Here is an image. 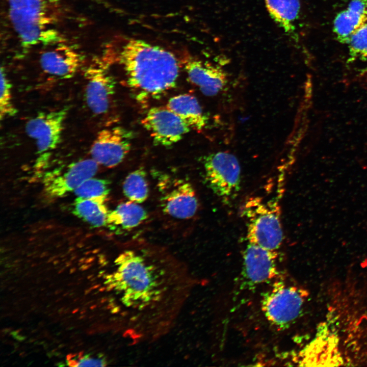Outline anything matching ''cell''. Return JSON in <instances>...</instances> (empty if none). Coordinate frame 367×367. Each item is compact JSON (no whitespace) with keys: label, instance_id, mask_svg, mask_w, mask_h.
<instances>
[{"label":"cell","instance_id":"26","mask_svg":"<svg viewBox=\"0 0 367 367\" xmlns=\"http://www.w3.org/2000/svg\"><path fill=\"white\" fill-rule=\"evenodd\" d=\"M78 364L79 362L76 360L70 359L67 361V365L69 366H78Z\"/></svg>","mask_w":367,"mask_h":367},{"label":"cell","instance_id":"25","mask_svg":"<svg viewBox=\"0 0 367 367\" xmlns=\"http://www.w3.org/2000/svg\"><path fill=\"white\" fill-rule=\"evenodd\" d=\"M16 109L12 101L11 85L4 68H1V96L0 117L1 119L13 116L16 114Z\"/></svg>","mask_w":367,"mask_h":367},{"label":"cell","instance_id":"19","mask_svg":"<svg viewBox=\"0 0 367 367\" xmlns=\"http://www.w3.org/2000/svg\"><path fill=\"white\" fill-rule=\"evenodd\" d=\"M147 217L142 206L129 200L120 203L109 212L107 225L117 232L128 231L138 226Z\"/></svg>","mask_w":367,"mask_h":367},{"label":"cell","instance_id":"35","mask_svg":"<svg viewBox=\"0 0 367 367\" xmlns=\"http://www.w3.org/2000/svg\"><path fill=\"white\" fill-rule=\"evenodd\" d=\"M96 307H97V305H94L90 307V309H93L95 308Z\"/></svg>","mask_w":367,"mask_h":367},{"label":"cell","instance_id":"13","mask_svg":"<svg viewBox=\"0 0 367 367\" xmlns=\"http://www.w3.org/2000/svg\"><path fill=\"white\" fill-rule=\"evenodd\" d=\"M181 63L189 81L208 96L216 95L227 83V76L224 70L199 60L188 54H184Z\"/></svg>","mask_w":367,"mask_h":367},{"label":"cell","instance_id":"2","mask_svg":"<svg viewBox=\"0 0 367 367\" xmlns=\"http://www.w3.org/2000/svg\"><path fill=\"white\" fill-rule=\"evenodd\" d=\"M116 44L115 54L125 72L127 85L137 101L146 103L175 87L180 64L172 53L128 37H122Z\"/></svg>","mask_w":367,"mask_h":367},{"label":"cell","instance_id":"34","mask_svg":"<svg viewBox=\"0 0 367 367\" xmlns=\"http://www.w3.org/2000/svg\"><path fill=\"white\" fill-rule=\"evenodd\" d=\"M93 274L90 275H89V276L87 277V279H91L92 278H93Z\"/></svg>","mask_w":367,"mask_h":367},{"label":"cell","instance_id":"31","mask_svg":"<svg viewBox=\"0 0 367 367\" xmlns=\"http://www.w3.org/2000/svg\"><path fill=\"white\" fill-rule=\"evenodd\" d=\"M92 290V289H91V287L89 288L88 289H87L85 290V294L86 295H87V294H89Z\"/></svg>","mask_w":367,"mask_h":367},{"label":"cell","instance_id":"14","mask_svg":"<svg viewBox=\"0 0 367 367\" xmlns=\"http://www.w3.org/2000/svg\"><path fill=\"white\" fill-rule=\"evenodd\" d=\"M277 252L249 243L243 254L242 275L255 285L269 281L277 275Z\"/></svg>","mask_w":367,"mask_h":367},{"label":"cell","instance_id":"20","mask_svg":"<svg viewBox=\"0 0 367 367\" xmlns=\"http://www.w3.org/2000/svg\"><path fill=\"white\" fill-rule=\"evenodd\" d=\"M274 21L287 34H293L300 9L299 0H265Z\"/></svg>","mask_w":367,"mask_h":367},{"label":"cell","instance_id":"32","mask_svg":"<svg viewBox=\"0 0 367 367\" xmlns=\"http://www.w3.org/2000/svg\"><path fill=\"white\" fill-rule=\"evenodd\" d=\"M75 270H76L75 268H72V269L70 270V274H72V273H73V272H74L75 271Z\"/></svg>","mask_w":367,"mask_h":367},{"label":"cell","instance_id":"15","mask_svg":"<svg viewBox=\"0 0 367 367\" xmlns=\"http://www.w3.org/2000/svg\"><path fill=\"white\" fill-rule=\"evenodd\" d=\"M338 338L325 325L319 326L316 338L301 352L300 362L306 366H338L342 363Z\"/></svg>","mask_w":367,"mask_h":367},{"label":"cell","instance_id":"1","mask_svg":"<svg viewBox=\"0 0 367 367\" xmlns=\"http://www.w3.org/2000/svg\"><path fill=\"white\" fill-rule=\"evenodd\" d=\"M113 267L101 277L109 293L102 309L111 314L110 327L130 345L168 334L197 285L193 273L176 262L133 249L121 252Z\"/></svg>","mask_w":367,"mask_h":367},{"label":"cell","instance_id":"23","mask_svg":"<svg viewBox=\"0 0 367 367\" xmlns=\"http://www.w3.org/2000/svg\"><path fill=\"white\" fill-rule=\"evenodd\" d=\"M110 184L107 179L91 177L85 180L74 192L80 197L106 199L110 193Z\"/></svg>","mask_w":367,"mask_h":367},{"label":"cell","instance_id":"6","mask_svg":"<svg viewBox=\"0 0 367 367\" xmlns=\"http://www.w3.org/2000/svg\"><path fill=\"white\" fill-rule=\"evenodd\" d=\"M306 296L303 290L279 282L265 294L261 300V309L272 324L285 327L300 314Z\"/></svg>","mask_w":367,"mask_h":367},{"label":"cell","instance_id":"9","mask_svg":"<svg viewBox=\"0 0 367 367\" xmlns=\"http://www.w3.org/2000/svg\"><path fill=\"white\" fill-rule=\"evenodd\" d=\"M132 139V133L121 126L102 129L97 133L91 146V158L105 167H115L129 152Z\"/></svg>","mask_w":367,"mask_h":367},{"label":"cell","instance_id":"4","mask_svg":"<svg viewBox=\"0 0 367 367\" xmlns=\"http://www.w3.org/2000/svg\"><path fill=\"white\" fill-rule=\"evenodd\" d=\"M242 212L246 220L249 243L276 252L283 238L277 204L265 203L258 197H252L246 202Z\"/></svg>","mask_w":367,"mask_h":367},{"label":"cell","instance_id":"10","mask_svg":"<svg viewBox=\"0 0 367 367\" xmlns=\"http://www.w3.org/2000/svg\"><path fill=\"white\" fill-rule=\"evenodd\" d=\"M154 144L170 146L180 141L191 128L166 107L150 108L141 121Z\"/></svg>","mask_w":367,"mask_h":367},{"label":"cell","instance_id":"5","mask_svg":"<svg viewBox=\"0 0 367 367\" xmlns=\"http://www.w3.org/2000/svg\"><path fill=\"white\" fill-rule=\"evenodd\" d=\"M203 164L206 184L228 203L240 189L241 168L238 159L232 154L221 151L206 156Z\"/></svg>","mask_w":367,"mask_h":367},{"label":"cell","instance_id":"33","mask_svg":"<svg viewBox=\"0 0 367 367\" xmlns=\"http://www.w3.org/2000/svg\"><path fill=\"white\" fill-rule=\"evenodd\" d=\"M78 311V308H76V309H74V310L72 311V313H76V312H77Z\"/></svg>","mask_w":367,"mask_h":367},{"label":"cell","instance_id":"36","mask_svg":"<svg viewBox=\"0 0 367 367\" xmlns=\"http://www.w3.org/2000/svg\"><path fill=\"white\" fill-rule=\"evenodd\" d=\"M85 311H86L85 310H84L83 311H82L81 312V314H83Z\"/></svg>","mask_w":367,"mask_h":367},{"label":"cell","instance_id":"12","mask_svg":"<svg viewBox=\"0 0 367 367\" xmlns=\"http://www.w3.org/2000/svg\"><path fill=\"white\" fill-rule=\"evenodd\" d=\"M161 207L166 214L179 219L193 217L198 207V200L192 185L187 181L175 179L168 189L162 192Z\"/></svg>","mask_w":367,"mask_h":367},{"label":"cell","instance_id":"8","mask_svg":"<svg viewBox=\"0 0 367 367\" xmlns=\"http://www.w3.org/2000/svg\"><path fill=\"white\" fill-rule=\"evenodd\" d=\"M85 80V99L90 111L102 116L109 110L115 90V81L106 65L97 60L84 71Z\"/></svg>","mask_w":367,"mask_h":367},{"label":"cell","instance_id":"28","mask_svg":"<svg viewBox=\"0 0 367 367\" xmlns=\"http://www.w3.org/2000/svg\"><path fill=\"white\" fill-rule=\"evenodd\" d=\"M73 358V354H69L66 356V360L68 361Z\"/></svg>","mask_w":367,"mask_h":367},{"label":"cell","instance_id":"24","mask_svg":"<svg viewBox=\"0 0 367 367\" xmlns=\"http://www.w3.org/2000/svg\"><path fill=\"white\" fill-rule=\"evenodd\" d=\"M347 44L348 62H367V22L352 36Z\"/></svg>","mask_w":367,"mask_h":367},{"label":"cell","instance_id":"18","mask_svg":"<svg viewBox=\"0 0 367 367\" xmlns=\"http://www.w3.org/2000/svg\"><path fill=\"white\" fill-rule=\"evenodd\" d=\"M178 116L188 126L197 130L203 129L207 123V117L195 97L188 94L171 97L166 106Z\"/></svg>","mask_w":367,"mask_h":367},{"label":"cell","instance_id":"29","mask_svg":"<svg viewBox=\"0 0 367 367\" xmlns=\"http://www.w3.org/2000/svg\"><path fill=\"white\" fill-rule=\"evenodd\" d=\"M100 286H101V284H95L92 287H91V289L92 290L96 289L99 287Z\"/></svg>","mask_w":367,"mask_h":367},{"label":"cell","instance_id":"16","mask_svg":"<svg viewBox=\"0 0 367 367\" xmlns=\"http://www.w3.org/2000/svg\"><path fill=\"white\" fill-rule=\"evenodd\" d=\"M40 65L46 73L60 78H69L77 71L81 62L80 54L65 43L53 45L43 52Z\"/></svg>","mask_w":367,"mask_h":367},{"label":"cell","instance_id":"11","mask_svg":"<svg viewBox=\"0 0 367 367\" xmlns=\"http://www.w3.org/2000/svg\"><path fill=\"white\" fill-rule=\"evenodd\" d=\"M98 164L91 159L72 163L65 170L47 173L43 179V187L47 196L58 198L74 191L82 183L93 177Z\"/></svg>","mask_w":367,"mask_h":367},{"label":"cell","instance_id":"37","mask_svg":"<svg viewBox=\"0 0 367 367\" xmlns=\"http://www.w3.org/2000/svg\"><path fill=\"white\" fill-rule=\"evenodd\" d=\"M84 317L85 316H81L80 317V319H83V318H84Z\"/></svg>","mask_w":367,"mask_h":367},{"label":"cell","instance_id":"27","mask_svg":"<svg viewBox=\"0 0 367 367\" xmlns=\"http://www.w3.org/2000/svg\"><path fill=\"white\" fill-rule=\"evenodd\" d=\"M89 267H90V266L83 265L80 268V269L81 270L84 271V270L88 269Z\"/></svg>","mask_w":367,"mask_h":367},{"label":"cell","instance_id":"3","mask_svg":"<svg viewBox=\"0 0 367 367\" xmlns=\"http://www.w3.org/2000/svg\"><path fill=\"white\" fill-rule=\"evenodd\" d=\"M12 25L24 48L52 46L65 39L54 25L53 0H8Z\"/></svg>","mask_w":367,"mask_h":367},{"label":"cell","instance_id":"7","mask_svg":"<svg viewBox=\"0 0 367 367\" xmlns=\"http://www.w3.org/2000/svg\"><path fill=\"white\" fill-rule=\"evenodd\" d=\"M68 111V108L65 107L40 112L27 122L25 131L35 142L38 155L37 165L45 163L60 143Z\"/></svg>","mask_w":367,"mask_h":367},{"label":"cell","instance_id":"21","mask_svg":"<svg viewBox=\"0 0 367 367\" xmlns=\"http://www.w3.org/2000/svg\"><path fill=\"white\" fill-rule=\"evenodd\" d=\"M106 200L77 197L73 203L72 213L94 227L107 225L109 212L104 204Z\"/></svg>","mask_w":367,"mask_h":367},{"label":"cell","instance_id":"30","mask_svg":"<svg viewBox=\"0 0 367 367\" xmlns=\"http://www.w3.org/2000/svg\"><path fill=\"white\" fill-rule=\"evenodd\" d=\"M83 353H84V351H80V352L78 353V359H79L80 358H81L82 357H83Z\"/></svg>","mask_w":367,"mask_h":367},{"label":"cell","instance_id":"17","mask_svg":"<svg viewBox=\"0 0 367 367\" xmlns=\"http://www.w3.org/2000/svg\"><path fill=\"white\" fill-rule=\"evenodd\" d=\"M367 22V0H351L335 16L332 31L335 39L348 44L352 36Z\"/></svg>","mask_w":367,"mask_h":367},{"label":"cell","instance_id":"22","mask_svg":"<svg viewBox=\"0 0 367 367\" xmlns=\"http://www.w3.org/2000/svg\"><path fill=\"white\" fill-rule=\"evenodd\" d=\"M123 192L130 201L141 203L149 195V187L145 170L138 168L129 173L125 177L122 186Z\"/></svg>","mask_w":367,"mask_h":367},{"label":"cell","instance_id":"38","mask_svg":"<svg viewBox=\"0 0 367 367\" xmlns=\"http://www.w3.org/2000/svg\"><path fill=\"white\" fill-rule=\"evenodd\" d=\"M54 1L57 2L58 0H54Z\"/></svg>","mask_w":367,"mask_h":367}]
</instances>
